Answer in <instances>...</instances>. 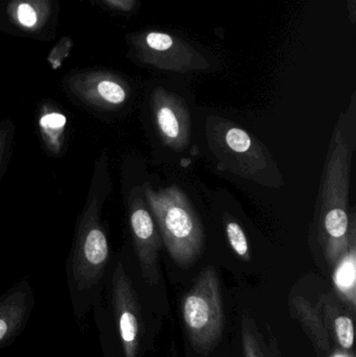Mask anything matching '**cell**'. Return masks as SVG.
Segmentation results:
<instances>
[{
    "mask_svg": "<svg viewBox=\"0 0 356 357\" xmlns=\"http://www.w3.org/2000/svg\"><path fill=\"white\" fill-rule=\"evenodd\" d=\"M109 255L108 238L100 222V201L90 191L68 271L73 316L79 325L85 322L102 295Z\"/></svg>",
    "mask_w": 356,
    "mask_h": 357,
    "instance_id": "cell-2",
    "label": "cell"
},
{
    "mask_svg": "<svg viewBox=\"0 0 356 357\" xmlns=\"http://www.w3.org/2000/svg\"><path fill=\"white\" fill-rule=\"evenodd\" d=\"M82 98L98 109L111 110L125 104L127 98V90L112 79H100L94 85L82 91Z\"/></svg>",
    "mask_w": 356,
    "mask_h": 357,
    "instance_id": "cell-10",
    "label": "cell"
},
{
    "mask_svg": "<svg viewBox=\"0 0 356 357\" xmlns=\"http://www.w3.org/2000/svg\"><path fill=\"white\" fill-rule=\"evenodd\" d=\"M130 228L134 248L144 280L156 284L159 280V252L162 241L154 218L146 206L142 187H134L127 199Z\"/></svg>",
    "mask_w": 356,
    "mask_h": 357,
    "instance_id": "cell-7",
    "label": "cell"
},
{
    "mask_svg": "<svg viewBox=\"0 0 356 357\" xmlns=\"http://www.w3.org/2000/svg\"><path fill=\"white\" fill-rule=\"evenodd\" d=\"M336 337L344 349H351L355 343V328L353 322L348 317H339L334 322Z\"/></svg>",
    "mask_w": 356,
    "mask_h": 357,
    "instance_id": "cell-14",
    "label": "cell"
},
{
    "mask_svg": "<svg viewBox=\"0 0 356 357\" xmlns=\"http://www.w3.org/2000/svg\"><path fill=\"white\" fill-rule=\"evenodd\" d=\"M67 119L62 113L46 112L40 119L39 126L44 144L52 154L58 155L63 144Z\"/></svg>",
    "mask_w": 356,
    "mask_h": 357,
    "instance_id": "cell-12",
    "label": "cell"
},
{
    "mask_svg": "<svg viewBox=\"0 0 356 357\" xmlns=\"http://www.w3.org/2000/svg\"><path fill=\"white\" fill-rule=\"evenodd\" d=\"M91 312L102 356H140L144 335L141 305L121 262L113 271L106 299L98 298Z\"/></svg>",
    "mask_w": 356,
    "mask_h": 357,
    "instance_id": "cell-3",
    "label": "cell"
},
{
    "mask_svg": "<svg viewBox=\"0 0 356 357\" xmlns=\"http://www.w3.org/2000/svg\"><path fill=\"white\" fill-rule=\"evenodd\" d=\"M223 304L219 277L208 266L199 275L183 301V319L188 335L199 349H209L223 331Z\"/></svg>",
    "mask_w": 356,
    "mask_h": 357,
    "instance_id": "cell-6",
    "label": "cell"
},
{
    "mask_svg": "<svg viewBox=\"0 0 356 357\" xmlns=\"http://www.w3.org/2000/svg\"><path fill=\"white\" fill-rule=\"evenodd\" d=\"M146 42L153 50H167L173 46V40L169 35L160 33H150L146 38Z\"/></svg>",
    "mask_w": 356,
    "mask_h": 357,
    "instance_id": "cell-15",
    "label": "cell"
},
{
    "mask_svg": "<svg viewBox=\"0 0 356 357\" xmlns=\"http://www.w3.org/2000/svg\"><path fill=\"white\" fill-rule=\"evenodd\" d=\"M353 148L341 117L326 159L320 203L319 243L332 266L355 241V224L350 226L348 214Z\"/></svg>",
    "mask_w": 356,
    "mask_h": 357,
    "instance_id": "cell-1",
    "label": "cell"
},
{
    "mask_svg": "<svg viewBox=\"0 0 356 357\" xmlns=\"http://www.w3.org/2000/svg\"><path fill=\"white\" fill-rule=\"evenodd\" d=\"M356 243H353L347 253L336 262L334 280L336 289L346 296L353 303L355 301Z\"/></svg>",
    "mask_w": 356,
    "mask_h": 357,
    "instance_id": "cell-11",
    "label": "cell"
},
{
    "mask_svg": "<svg viewBox=\"0 0 356 357\" xmlns=\"http://www.w3.org/2000/svg\"><path fill=\"white\" fill-rule=\"evenodd\" d=\"M152 111L161 142L177 153L186 150L192 139V119L185 102L158 90L153 96Z\"/></svg>",
    "mask_w": 356,
    "mask_h": 357,
    "instance_id": "cell-8",
    "label": "cell"
},
{
    "mask_svg": "<svg viewBox=\"0 0 356 357\" xmlns=\"http://www.w3.org/2000/svg\"><path fill=\"white\" fill-rule=\"evenodd\" d=\"M35 306V297L26 280L0 297V350L12 345L26 328Z\"/></svg>",
    "mask_w": 356,
    "mask_h": 357,
    "instance_id": "cell-9",
    "label": "cell"
},
{
    "mask_svg": "<svg viewBox=\"0 0 356 357\" xmlns=\"http://www.w3.org/2000/svg\"><path fill=\"white\" fill-rule=\"evenodd\" d=\"M6 140H8L6 131V130H2V131H0V162H1V159L4 154V151H6Z\"/></svg>",
    "mask_w": 356,
    "mask_h": 357,
    "instance_id": "cell-18",
    "label": "cell"
},
{
    "mask_svg": "<svg viewBox=\"0 0 356 357\" xmlns=\"http://www.w3.org/2000/svg\"><path fill=\"white\" fill-rule=\"evenodd\" d=\"M207 144L219 169L261 186L280 188L284 180L267 146L228 119L207 117Z\"/></svg>",
    "mask_w": 356,
    "mask_h": 357,
    "instance_id": "cell-5",
    "label": "cell"
},
{
    "mask_svg": "<svg viewBox=\"0 0 356 357\" xmlns=\"http://www.w3.org/2000/svg\"><path fill=\"white\" fill-rule=\"evenodd\" d=\"M142 191L171 259L182 268L194 266L204 250V229L189 197L177 185L156 190L146 182Z\"/></svg>",
    "mask_w": 356,
    "mask_h": 357,
    "instance_id": "cell-4",
    "label": "cell"
},
{
    "mask_svg": "<svg viewBox=\"0 0 356 357\" xmlns=\"http://www.w3.org/2000/svg\"><path fill=\"white\" fill-rule=\"evenodd\" d=\"M226 234H227L230 247L233 249V251L242 259L250 261V245L242 226L238 222L230 220L226 225Z\"/></svg>",
    "mask_w": 356,
    "mask_h": 357,
    "instance_id": "cell-13",
    "label": "cell"
},
{
    "mask_svg": "<svg viewBox=\"0 0 356 357\" xmlns=\"http://www.w3.org/2000/svg\"><path fill=\"white\" fill-rule=\"evenodd\" d=\"M245 351H246V357H258L256 351H255V343L253 337H251L248 331L244 333Z\"/></svg>",
    "mask_w": 356,
    "mask_h": 357,
    "instance_id": "cell-17",
    "label": "cell"
},
{
    "mask_svg": "<svg viewBox=\"0 0 356 357\" xmlns=\"http://www.w3.org/2000/svg\"><path fill=\"white\" fill-rule=\"evenodd\" d=\"M17 16H18L19 22L23 26L33 27L37 23V14L29 4L21 3L18 6Z\"/></svg>",
    "mask_w": 356,
    "mask_h": 357,
    "instance_id": "cell-16",
    "label": "cell"
}]
</instances>
